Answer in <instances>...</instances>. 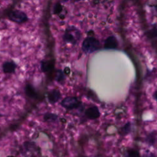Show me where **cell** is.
<instances>
[{
  "label": "cell",
  "mask_w": 157,
  "mask_h": 157,
  "mask_svg": "<svg viewBox=\"0 0 157 157\" xmlns=\"http://www.w3.org/2000/svg\"><path fill=\"white\" fill-rule=\"evenodd\" d=\"M154 97H155V98L156 99V100L157 101V91L155 93V94H154Z\"/></svg>",
  "instance_id": "8fae6325"
},
{
  "label": "cell",
  "mask_w": 157,
  "mask_h": 157,
  "mask_svg": "<svg viewBox=\"0 0 157 157\" xmlns=\"http://www.w3.org/2000/svg\"><path fill=\"white\" fill-rule=\"evenodd\" d=\"M86 115L91 119L96 118L99 116V110L96 107H91L86 110Z\"/></svg>",
  "instance_id": "5b68a950"
},
{
  "label": "cell",
  "mask_w": 157,
  "mask_h": 157,
  "mask_svg": "<svg viewBox=\"0 0 157 157\" xmlns=\"http://www.w3.org/2000/svg\"><path fill=\"white\" fill-rule=\"evenodd\" d=\"M15 64L11 61H7L3 64V71L5 73H10L14 71Z\"/></svg>",
  "instance_id": "8992f818"
},
{
  "label": "cell",
  "mask_w": 157,
  "mask_h": 157,
  "mask_svg": "<svg viewBox=\"0 0 157 157\" xmlns=\"http://www.w3.org/2000/svg\"><path fill=\"white\" fill-rule=\"evenodd\" d=\"M61 105L67 109H72L78 105V101L75 97H67L62 101Z\"/></svg>",
  "instance_id": "3957f363"
},
{
  "label": "cell",
  "mask_w": 157,
  "mask_h": 157,
  "mask_svg": "<svg viewBox=\"0 0 157 157\" xmlns=\"http://www.w3.org/2000/svg\"><path fill=\"white\" fill-rule=\"evenodd\" d=\"M143 157H155L153 155H144Z\"/></svg>",
  "instance_id": "30bf717a"
},
{
  "label": "cell",
  "mask_w": 157,
  "mask_h": 157,
  "mask_svg": "<svg viewBox=\"0 0 157 157\" xmlns=\"http://www.w3.org/2000/svg\"><path fill=\"white\" fill-rule=\"evenodd\" d=\"M9 16L11 20L17 23H22L27 20L26 15L20 10L13 11L9 13Z\"/></svg>",
  "instance_id": "7a4b0ae2"
},
{
  "label": "cell",
  "mask_w": 157,
  "mask_h": 157,
  "mask_svg": "<svg viewBox=\"0 0 157 157\" xmlns=\"http://www.w3.org/2000/svg\"><path fill=\"white\" fill-rule=\"evenodd\" d=\"M128 157H140L139 153L134 150H131L128 152Z\"/></svg>",
  "instance_id": "52a82bcc"
},
{
  "label": "cell",
  "mask_w": 157,
  "mask_h": 157,
  "mask_svg": "<svg viewBox=\"0 0 157 157\" xmlns=\"http://www.w3.org/2000/svg\"><path fill=\"white\" fill-rule=\"evenodd\" d=\"M100 48L99 42L93 37L86 38L82 44V50L85 53H92Z\"/></svg>",
  "instance_id": "6da1fadb"
},
{
  "label": "cell",
  "mask_w": 157,
  "mask_h": 157,
  "mask_svg": "<svg viewBox=\"0 0 157 157\" xmlns=\"http://www.w3.org/2000/svg\"><path fill=\"white\" fill-rule=\"evenodd\" d=\"M59 97V94L58 93V92H55V93H52L50 95V98L52 101H55L57 99V98Z\"/></svg>",
  "instance_id": "ba28073f"
},
{
  "label": "cell",
  "mask_w": 157,
  "mask_h": 157,
  "mask_svg": "<svg viewBox=\"0 0 157 157\" xmlns=\"http://www.w3.org/2000/svg\"><path fill=\"white\" fill-rule=\"evenodd\" d=\"M104 48L106 49H115L118 47V41L115 37H108L104 42Z\"/></svg>",
  "instance_id": "277c9868"
},
{
  "label": "cell",
  "mask_w": 157,
  "mask_h": 157,
  "mask_svg": "<svg viewBox=\"0 0 157 157\" xmlns=\"http://www.w3.org/2000/svg\"><path fill=\"white\" fill-rule=\"evenodd\" d=\"M150 36L152 37H157V29H155L154 30H151L150 33Z\"/></svg>",
  "instance_id": "9c48e42d"
}]
</instances>
